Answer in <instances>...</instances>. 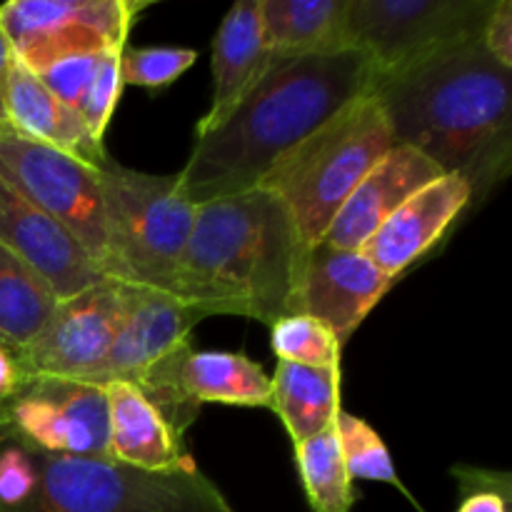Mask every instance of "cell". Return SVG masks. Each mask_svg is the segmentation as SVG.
<instances>
[{
  "instance_id": "obj_1",
  "label": "cell",
  "mask_w": 512,
  "mask_h": 512,
  "mask_svg": "<svg viewBox=\"0 0 512 512\" xmlns=\"http://www.w3.org/2000/svg\"><path fill=\"white\" fill-rule=\"evenodd\" d=\"M370 95L383 108L395 145H410L445 175H460L473 203L510 175L512 70L480 38L393 73H375Z\"/></svg>"
},
{
  "instance_id": "obj_2",
  "label": "cell",
  "mask_w": 512,
  "mask_h": 512,
  "mask_svg": "<svg viewBox=\"0 0 512 512\" xmlns=\"http://www.w3.org/2000/svg\"><path fill=\"white\" fill-rule=\"evenodd\" d=\"M375 68L360 50L273 60L223 125L200 135L175 175L180 198L203 205L260 188L265 175L370 93Z\"/></svg>"
},
{
  "instance_id": "obj_3",
  "label": "cell",
  "mask_w": 512,
  "mask_h": 512,
  "mask_svg": "<svg viewBox=\"0 0 512 512\" xmlns=\"http://www.w3.org/2000/svg\"><path fill=\"white\" fill-rule=\"evenodd\" d=\"M305 250L288 210L265 188L198 205L175 298L205 315L273 325L290 315Z\"/></svg>"
},
{
  "instance_id": "obj_4",
  "label": "cell",
  "mask_w": 512,
  "mask_h": 512,
  "mask_svg": "<svg viewBox=\"0 0 512 512\" xmlns=\"http://www.w3.org/2000/svg\"><path fill=\"white\" fill-rule=\"evenodd\" d=\"M395 145L383 108L363 95L290 150L260 183L283 203L308 253L365 175Z\"/></svg>"
},
{
  "instance_id": "obj_5",
  "label": "cell",
  "mask_w": 512,
  "mask_h": 512,
  "mask_svg": "<svg viewBox=\"0 0 512 512\" xmlns=\"http://www.w3.org/2000/svg\"><path fill=\"white\" fill-rule=\"evenodd\" d=\"M98 175L108 245L103 275L173 295L198 205L180 198L175 175L140 173L110 158Z\"/></svg>"
},
{
  "instance_id": "obj_6",
  "label": "cell",
  "mask_w": 512,
  "mask_h": 512,
  "mask_svg": "<svg viewBox=\"0 0 512 512\" xmlns=\"http://www.w3.org/2000/svg\"><path fill=\"white\" fill-rule=\"evenodd\" d=\"M0 512H235L200 470L145 473L113 460L38 453V483Z\"/></svg>"
},
{
  "instance_id": "obj_7",
  "label": "cell",
  "mask_w": 512,
  "mask_h": 512,
  "mask_svg": "<svg viewBox=\"0 0 512 512\" xmlns=\"http://www.w3.org/2000/svg\"><path fill=\"white\" fill-rule=\"evenodd\" d=\"M0 180L58 220L103 273L105 213L98 168L0 123Z\"/></svg>"
},
{
  "instance_id": "obj_8",
  "label": "cell",
  "mask_w": 512,
  "mask_h": 512,
  "mask_svg": "<svg viewBox=\"0 0 512 512\" xmlns=\"http://www.w3.org/2000/svg\"><path fill=\"white\" fill-rule=\"evenodd\" d=\"M495 0H350V45L393 73L480 38Z\"/></svg>"
},
{
  "instance_id": "obj_9",
  "label": "cell",
  "mask_w": 512,
  "mask_h": 512,
  "mask_svg": "<svg viewBox=\"0 0 512 512\" xmlns=\"http://www.w3.org/2000/svg\"><path fill=\"white\" fill-rule=\"evenodd\" d=\"M140 8L130 0H10L0 5V28L13 58L40 73L73 55L123 50Z\"/></svg>"
},
{
  "instance_id": "obj_10",
  "label": "cell",
  "mask_w": 512,
  "mask_h": 512,
  "mask_svg": "<svg viewBox=\"0 0 512 512\" xmlns=\"http://www.w3.org/2000/svg\"><path fill=\"white\" fill-rule=\"evenodd\" d=\"M135 388L155 405L165 423L185 438L200 405L270 408V375L245 353L195 350L183 343L135 380Z\"/></svg>"
},
{
  "instance_id": "obj_11",
  "label": "cell",
  "mask_w": 512,
  "mask_h": 512,
  "mask_svg": "<svg viewBox=\"0 0 512 512\" xmlns=\"http://www.w3.org/2000/svg\"><path fill=\"white\" fill-rule=\"evenodd\" d=\"M0 425L38 453L110 460L108 400L100 385L30 375L0 403Z\"/></svg>"
},
{
  "instance_id": "obj_12",
  "label": "cell",
  "mask_w": 512,
  "mask_h": 512,
  "mask_svg": "<svg viewBox=\"0 0 512 512\" xmlns=\"http://www.w3.org/2000/svg\"><path fill=\"white\" fill-rule=\"evenodd\" d=\"M123 315V283L100 278L73 298L58 300L48 323L25 348L18 350L25 378L85 380L100 368Z\"/></svg>"
},
{
  "instance_id": "obj_13",
  "label": "cell",
  "mask_w": 512,
  "mask_h": 512,
  "mask_svg": "<svg viewBox=\"0 0 512 512\" xmlns=\"http://www.w3.org/2000/svg\"><path fill=\"white\" fill-rule=\"evenodd\" d=\"M393 285L395 278L363 250H343L320 240L300 260L290 315L320 320L345 345Z\"/></svg>"
},
{
  "instance_id": "obj_14",
  "label": "cell",
  "mask_w": 512,
  "mask_h": 512,
  "mask_svg": "<svg viewBox=\"0 0 512 512\" xmlns=\"http://www.w3.org/2000/svg\"><path fill=\"white\" fill-rule=\"evenodd\" d=\"M205 318L203 310L175 295L123 285V315L113 348L85 383H135L155 363L188 343L195 325Z\"/></svg>"
},
{
  "instance_id": "obj_15",
  "label": "cell",
  "mask_w": 512,
  "mask_h": 512,
  "mask_svg": "<svg viewBox=\"0 0 512 512\" xmlns=\"http://www.w3.org/2000/svg\"><path fill=\"white\" fill-rule=\"evenodd\" d=\"M0 245L28 263L55 298L65 300L78 295L105 278L90 260L83 245L58 223L20 198L0 180Z\"/></svg>"
},
{
  "instance_id": "obj_16",
  "label": "cell",
  "mask_w": 512,
  "mask_h": 512,
  "mask_svg": "<svg viewBox=\"0 0 512 512\" xmlns=\"http://www.w3.org/2000/svg\"><path fill=\"white\" fill-rule=\"evenodd\" d=\"M470 203V185L460 175H443L400 205L368 240L363 253L385 275L398 280L445 238L455 220L470 210Z\"/></svg>"
},
{
  "instance_id": "obj_17",
  "label": "cell",
  "mask_w": 512,
  "mask_h": 512,
  "mask_svg": "<svg viewBox=\"0 0 512 512\" xmlns=\"http://www.w3.org/2000/svg\"><path fill=\"white\" fill-rule=\"evenodd\" d=\"M443 175V170L420 150L393 145L345 200L323 240L335 248L363 250L400 205Z\"/></svg>"
},
{
  "instance_id": "obj_18",
  "label": "cell",
  "mask_w": 512,
  "mask_h": 512,
  "mask_svg": "<svg viewBox=\"0 0 512 512\" xmlns=\"http://www.w3.org/2000/svg\"><path fill=\"white\" fill-rule=\"evenodd\" d=\"M108 400L110 460L145 473H190L193 458L185 438L155 410V405L133 383L100 385Z\"/></svg>"
},
{
  "instance_id": "obj_19",
  "label": "cell",
  "mask_w": 512,
  "mask_h": 512,
  "mask_svg": "<svg viewBox=\"0 0 512 512\" xmlns=\"http://www.w3.org/2000/svg\"><path fill=\"white\" fill-rule=\"evenodd\" d=\"M3 115L5 123L18 130L25 138L38 143L53 145L63 153L75 155L85 163L100 165L108 160L103 143L90 135L88 125L83 123L73 108L55 98L43 80L30 73L25 65L13 58L3 85Z\"/></svg>"
},
{
  "instance_id": "obj_20",
  "label": "cell",
  "mask_w": 512,
  "mask_h": 512,
  "mask_svg": "<svg viewBox=\"0 0 512 512\" xmlns=\"http://www.w3.org/2000/svg\"><path fill=\"white\" fill-rule=\"evenodd\" d=\"M273 63L265 53L260 28V0H240L225 13L213 45V100L200 118L195 135L223 125L240 100L255 88L260 75Z\"/></svg>"
},
{
  "instance_id": "obj_21",
  "label": "cell",
  "mask_w": 512,
  "mask_h": 512,
  "mask_svg": "<svg viewBox=\"0 0 512 512\" xmlns=\"http://www.w3.org/2000/svg\"><path fill=\"white\" fill-rule=\"evenodd\" d=\"M350 0H260V28L270 60L350 50Z\"/></svg>"
},
{
  "instance_id": "obj_22",
  "label": "cell",
  "mask_w": 512,
  "mask_h": 512,
  "mask_svg": "<svg viewBox=\"0 0 512 512\" xmlns=\"http://www.w3.org/2000/svg\"><path fill=\"white\" fill-rule=\"evenodd\" d=\"M270 388V410L283 420L293 445L335 425L340 413V368H308L278 360Z\"/></svg>"
},
{
  "instance_id": "obj_23",
  "label": "cell",
  "mask_w": 512,
  "mask_h": 512,
  "mask_svg": "<svg viewBox=\"0 0 512 512\" xmlns=\"http://www.w3.org/2000/svg\"><path fill=\"white\" fill-rule=\"evenodd\" d=\"M58 298L28 263L0 245V340L25 348L48 323Z\"/></svg>"
},
{
  "instance_id": "obj_24",
  "label": "cell",
  "mask_w": 512,
  "mask_h": 512,
  "mask_svg": "<svg viewBox=\"0 0 512 512\" xmlns=\"http://www.w3.org/2000/svg\"><path fill=\"white\" fill-rule=\"evenodd\" d=\"M300 483L313 512H350L355 503L353 480L340 453L338 433L333 428L293 445Z\"/></svg>"
},
{
  "instance_id": "obj_25",
  "label": "cell",
  "mask_w": 512,
  "mask_h": 512,
  "mask_svg": "<svg viewBox=\"0 0 512 512\" xmlns=\"http://www.w3.org/2000/svg\"><path fill=\"white\" fill-rule=\"evenodd\" d=\"M270 350L283 363L308 368H340L343 345L328 325L310 315H285L270 325Z\"/></svg>"
},
{
  "instance_id": "obj_26",
  "label": "cell",
  "mask_w": 512,
  "mask_h": 512,
  "mask_svg": "<svg viewBox=\"0 0 512 512\" xmlns=\"http://www.w3.org/2000/svg\"><path fill=\"white\" fill-rule=\"evenodd\" d=\"M335 433L350 480H373V483H390L400 488L398 470L388 448L363 418L340 410L335 418Z\"/></svg>"
},
{
  "instance_id": "obj_27",
  "label": "cell",
  "mask_w": 512,
  "mask_h": 512,
  "mask_svg": "<svg viewBox=\"0 0 512 512\" xmlns=\"http://www.w3.org/2000/svg\"><path fill=\"white\" fill-rule=\"evenodd\" d=\"M198 53L190 48H128L120 53V78L123 85H138L148 90H163L173 85L188 68H193Z\"/></svg>"
},
{
  "instance_id": "obj_28",
  "label": "cell",
  "mask_w": 512,
  "mask_h": 512,
  "mask_svg": "<svg viewBox=\"0 0 512 512\" xmlns=\"http://www.w3.org/2000/svg\"><path fill=\"white\" fill-rule=\"evenodd\" d=\"M120 53L123 50H110L100 60V68L95 73L93 83H90L88 95H85L83 105H80L78 115L83 123L88 125L90 135L98 143H103L105 130H108L110 118L118 105L120 90H123V78H120Z\"/></svg>"
},
{
  "instance_id": "obj_29",
  "label": "cell",
  "mask_w": 512,
  "mask_h": 512,
  "mask_svg": "<svg viewBox=\"0 0 512 512\" xmlns=\"http://www.w3.org/2000/svg\"><path fill=\"white\" fill-rule=\"evenodd\" d=\"M103 55L105 53L73 55V58H63L58 60V63L48 65V68H43L35 75L43 80V85L55 95V98L63 100L68 108H73L75 113H78L85 95H88L90 83H93L95 73H98Z\"/></svg>"
},
{
  "instance_id": "obj_30",
  "label": "cell",
  "mask_w": 512,
  "mask_h": 512,
  "mask_svg": "<svg viewBox=\"0 0 512 512\" xmlns=\"http://www.w3.org/2000/svg\"><path fill=\"white\" fill-rule=\"evenodd\" d=\"M463 488L458 512H510V475L478 468H455Z\"/></svg>"
},
{
  "instance_id": "obj_31",
  "label": "cell",
  "mask_w": 512,
  "mask_h": 512,
  "mask_svg": "<svg viewBox=\"0 0 512 512\" xmlns=\"http://www.w3.org/2000/svg\"><path fill=\"white\" fill-rule=\"evenodd\" d=\"M480 43L503 68L512 70V0H495L480 33Z\"/></svg>"
},
{
  "instance_id": "obj_32",
  "label": "cell",
  "mask_w": 512,
  "mask_h": 512,
  "mask_svg": "<svg viewBox=\"0 0 512 512\" xmlns=\"http://www.w3.org/2000/svg\"><path fill=\"white\" fill-rule=\"evenodd\" d=\"M23 380H25V373L23 368H20L18 350H15L13 345L0 340V403L8 400L10 395L20 388Z\"/></svg>"
},
{
  "instance_id": "obj_33",
  "label": "cell",
  "mask_w": 512,
  "mask_h": 512,
  "mask_svg": "<svg viewBox=\"0 0 512 512\" xmlns=\"http://www.w3.org/2000/svg\"><path fill=\"white\" fill-rule=\"evenodd\" d=\"M10 63H13V53H10V43L5 38L3 28H0V123H5L3 115V85H5V75H8Z\"/></svg>"
}]
</instances>
